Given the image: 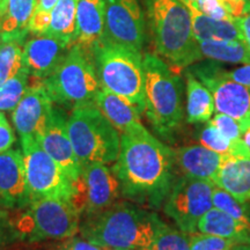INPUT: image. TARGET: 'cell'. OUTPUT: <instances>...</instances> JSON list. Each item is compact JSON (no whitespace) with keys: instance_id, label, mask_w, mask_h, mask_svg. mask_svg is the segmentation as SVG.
Listing matches in <instances>:
<instances>
[{"instance_id":"cell-1","label":"cell","mask_w":250,"mask_h":250,"mask_svg":"<svg viewBox=\"0 0 250 250\" xmlns=\"http://www.w3.org/2000/svg\"><path fill=\"white\" fill-rule=\"evenodd\" d=\"M122 196L137 204L159 208L176 176L174 152L147 129L121 134V148L112 166Z\"/></svg>"},{"instance_id":"cell-43","label":"cell","mask_w":250,"mask_h":250,"mask_svg":"<svg viewBox=\"0 0 250 250\" xmlns=\"http://www.w3.org/2000/svg\"><path fill=\"white\" fill-rule=\"evenodd\" d=\"M241 139L243 140V143L246 144L247 147H248V149L250 151V126H248L245 131H243Z\"/></svg>"},{"instance_id":"cell-5","label":"cell","mask_w":250,"mask_h":250,"mask_svg":"<svg viewBox=\"0 0 250 250\" xmlns=\"http://www.w3.org/2000/svg\"><path fill=\"white\" fill-rule=\"evenodd\" d=\"M11 213V225L18 241L35 243L66 240L79 233L81 215L70 201L35 198L22 210Z\"/></svg>"},{"instance_id":"cell-42","label":"cell","mask_w":250,"mask_h":250,"mask_svg":"<svg viewBox=\"0 0 250 250\" xmlns=\"http://www.w3.org/2000/svg\"><path fill=\"white\" fill-rule=\"evenodd\" d=\"M234 21H235L236 26L239 27L240 31H241L243 42L246 43L247 48L250 51V12L242 15V17L234 18Z\"/></svg>"},{"instance_id":"cell-3","label":"cell","mask_w":250,"mask_h":250,"mask_svg":"<svg viewBox=\"0 0 250 250\" xmlns=\"http://www.w3.org/2000/svg\"><path fill=\"white\" fill-rule=\"evenodd\" d=\"M155 50L175 67H189L203 58L192 30L190 9L179 0H144Z\"/></svg>"},{"instance_id":"cell-15","label":"cell","mask_w":250,"mask_h":250,"mask_svg":"<svg viewBox=\"0 0 250 250\" xmlns=\"http://www.w3.org/2000/svg\"><path fill=\"white\" fill-rule=\"evenodd\" d=\"M54 101L41 80L29 85L23 98L12 111V123L20 137H39L54 111Z\"/></svg>"},{"instance_id":"cell-10","label":"cell","mask_w":250,"mask_h":250,"mask_svg":"<svg viewBox=\"0 0 250 250\" xmlns=\"http://www.w3.org/2000/svg\"><path fill=\"white\" fill-rule=\"evenodd\" d=\"M211 181L179 175L175 176L164 202V212L176 227L184 233H197L199 219L213 208Z\"/></svg>"},{"instance_id":"cell-40","label":"cell","mask_w":250,"mask_h":250,"mask_svg":"<svg viewBox=\"0 0 250 250\" xmlns=\"http://www.w3.org/2000/svg\"><path fill=\"white\" fill-rule=\"evenodd\" d=\"M224 74L230 80L241 83L250 89V64H245L243 66L233 68V70H225Z\"/></svg>"},{"instance_id":"cell-46","label":"cell","mask_w":250,"mask_h":250,"mask_svg":"<svg viewBox=\"0 0 250 250\" xmlns=\"http://www.w3.org/2000/svg\"><path fill=\"white\" fill-rule=\"evenodd\" d=\"M6 1H7V0H0V19H1V17H2V15H4V13H5Z\"/></svg>"},{"instance_id":"cell-9","label":"cell","mask_w":250,"mask_h":250,"mask_svg":"<svg viewBox=\"0 0 250 250\" xmlns=\"http://www.w3.org/2000/svg\"><path fill=\"white\" fill-rule=\"evenodd\" d=\"M24 171L31 198H57L72 202L76 188L35 137H20Z\"/></svg>"},{"instance_id":"cell-13","label":"cell","mask_w":250,"mask_h":250,"mask_svg":"<svg viewBox=\"0 0 250 250\" xmlns=\"http://www.w3.org/2000/svg\"><path fill=\"white\" fill-rule=\"evenodd\" d=\"M140 0H104V39L140 52L146 41Z\"/></svg>"},{"instance_id":"cell-38","label":"cell","mask_w":250,"mask_h":250,"mask_svg":"<svg viewBox=\"0 0 250 250\" xmlns=\"http://www.w3.org/2000/svg\"><path fill=\"white\" fill-rule=\"evenodd\" d=\"M15 140H17V137H15L13 127L8 123L4 112L0 111V153L12 148Z\"/></svg>"},{"instance_id":"cell-45","label":"cell","mask_w":250,"mask_h":250,"mask_svg":"<svg viewBox=\"0 0 250 250\" xmlns=\"http://www.w3.org/2000/svg\"><path fill=\"white\" fill-rule=\"evenodd\" d=\"M179 1L183 2V4L186 5L188 8H190V7H192V6H195V5H196L197 0H179Z\"/></svg>"},{"instance_id":"cell-26","label":"cell","mask_w":250,"mask_h":250,"mask_svg":"<svg viewBox=\"0 0 250 250\" xmlns=\"http://www.w3.org/2000/svg\"><path fill=\"white\" fill-rule=\"evenodd\" d=\"M203 57L214 62L250 64V51L243 41H199Z\"/></svg>"},{"instance_id":"cell-6","label":"cell","mask_w":250,"mask_h":250,"mask_svg":"<svg viewBox=\"0 0 250 250\" xmlns=\"http://www.w3.org/2000/svg\"><path fill=\"white\" fill-rule=\"evenodd\" d=\"M92 58L101 86L145 111V77L140 52L103 40Z\"/></svg>"},{"instance_id":"cell-25","label":"cell","mask_w":250,"mask_h":250,"mask_svg":"<svg viewBox=\"0 0 250 250\" xmlns=\"http://www.w3.org/2000/svg\"><path fill=\"white\" fill-rule=\"evenodd\" d=\"M215 112L213 96L193 74L187 72V122L190 124L211 121Z\"/></svg>"},{"instance_id":"cell-33","label":"cell","mask_w":250,"mask_h":250,"mask_svg":"<svg viewBox=\"0 0 250 250\" xmlns=\"http://www.w3.org/2000/svg\"><path fill=\"white\" fill-rule=\"evenodd\" d=\"M57 0H37V6L29 22V34L41 35L48 30L51 13Z\"/></svg>"},{"instance_id":"cell-37","label":"cell","mask_w":250,"mask_h":250,"mask_svg":"<svg viewBox=\"0 0 250 250\" xmlns=\"http://www.w3.org/2000/svg\"><path fill=\"white\" fill-rule=\"evenodd\" d=\"M17 241L18 239L11 225L9 211L0 208V250H7L11 243Z\"/></svg>"},{"instance_id":"cell-32","label":"cell","mask_w":250,"mask_h":250,"mask_svg":"<svg viewBox=\"0 0 250 250\" xmlns=\"http://www.w3.org/2000/svg\"><path fill=\"white\" fill-rule=\"evenodd\" d=\"M213 205L214 208H219L250 228V210L248 206L245 203L239 202L230 193L217 186L213 190Z\"/></svg>"},{"instance_id":"cell-7","label":"cell","mask_w":250,"mask_h":250,"mask_svg":"<svg viewBox=\"0 0 250 250\" xmlns=\"http://www.w3.org/2000/svg\"><path fill=\"white\" fill-rule=\"evenodd\" d=\"M67 132L81 167L116 161L121 136L94 103L72 109Z\"/></svg>"},{"instance_id":"cell-22","label":"cell","mask_w":250,"mask_h":250,"mask_svg":"<svg viewBox=\"0 0 250 250\" xmlns=\"http://www.w3.org/2000/svg\"><path fill=\"white\" fill-rule=\"evenodd\" d=\"M197 232L225 237L236 243H250V228L214 206L199 219Z\"/></svg>"},{"instance_id":"cell-16","label":"cell","mask_w":250,"mask_h":250,"mask_svg":"<svg viewBox=\"0 0 250 250\" xmlns=\"http://www.w3.org/2000/svg\"><path fill=\"white\" fill-rule=\"evenodd\" d=\"M31 201L21 149L0 153V208L22 210Z\"/></svg>"},{"instance_id":"cell-41","label":"cell","mask_w":250,"mask_h":250,"mask_svg":"<svg viewBox=\"0 0 250 250\" xmlns=\"http://www.w3.org/2000/svg\"><path fill=\"white\" fill-rule=\"evenodd\" d=\"M233 18L242 17L250 12L249 0H219Z\"/></svg>"},{"instance_id":"cell-19","label":"cell","mask_w":250,"mask_h":250,"mask_svg":"<svg viewBox=\"0 0 250 250\" xmlns=\"http://www.w3.org/2000/svg\"><path fill=\"white\" fill-rule=\"evenodd\" d=\"M104 39V0H79L73 44L92 56Z\"/></svg>"},{"instance_id":"cell-29","label":"cell","mask_w":250,"mask_h":250,"mask_svg":"<svg viewBox=\"0 0 250 250\" xmlns=\"http://www.w3.org/2000/svg\"><path fill=\"white\" fill-rule=\"evenodd\" d=\"M26 41L0 39V85L23 67V45Z\"/></svg>"},{"instance_id":"cell-44","label":"cell","mask_w":250,"mask_h":250,"mask_svg":"<svg viewBox=\"0 0 250 250\" xmlns=\"http://www.w3.org/2000/svg\"><path fill=\"white\" fill-rule=\"evenodd\" d=\"M232 250H250V243H237Z\"/></svg>"},{"instance_id":"cell-24","label":"cell","mask_w":250,"mask_h":250,"mask_svg":"<svg viewBox=\"0 0 250 250\" xmlns=\"http://www.w3.org/2000/svg\"><path fill=\"white\" fill-rule=\"evenodd\" d=\"M192 30L198 41H243L242 34L233 19L217 20L212 19L196 7H191Z\"/></svg>"},{"instance_id":"cell-39","label":"cell","mask_w":250,"mask_h":250,"mask_svg":"<svg viewBox=\"0 0 250 250\" xmlns=\"http://www.w3.org/2000/svg\"><path fill=\"white\" fill-rule=\"evenodd\" d=\"M58 250H105V248L94 245L88 240L83 239V236L74 235L64 240Z\"/></svg>"},{"instance_id":"cell-48","label":"cell","mask_w":250,"mask_h":250,"mask_svg":"<svg viewBox=\"0 0 250 250\" xmlns=\"http://www.w3.org/2000/svg\"><path fill=\"white\" fill-rule=\"evenodd\" d=\"M249 2H250V0H249Z\"/></svg>"},{"instance_id":"cell-28","label":"cell","mask_w":250,"mask_h":250,"mask_svg":"<svg viewBox=\"0 0 250 250\" xmlns=\"http://www.w3.org/2000/svg\"><path fill=\"white\" fill-rule=\"evenodd\" d=\"M198 139L201 145L214 152L221 153V154H230L235 156L250 155V151L241 138L237 140L228 139L210 121L201 130Z\"/></svg>"},{"instance_id":"cell-36","label":"cell","mask_w":250,"mask_h":250,"mask_svg":"<svg viewBox=\"0 0 250 250\" xmlns=\"http://www.w3.org/2000/svg\"><path fill=\"white\" fill-rule=\"evenodd\" d=\"M195 7L208 17L217 20H228L233 19L219 0H197Z\"/></svg>"},{"instance_id":"cell-4","label":"cell","mask_w":250,"mask_h":250,"mask_svg":"<svg viewBox=\"0 0 250 250\" xmlns=\"http://www.w3.org/2000/svg\"><path fill=\"white\" fill-rule=\"evenodd\" d=\"M145 77V111L153 130L170 139L184 120L183 81L164 59L146 54L143 57Z\"/></svg>"},{"instance_id":"cell-31","label":"cell","mask_w":250,"mask_h":250,"mask_svg":"<svg viewBox=\"0 0 250 250\" xmlns=\"http://www.w3.org/2000/svg\"><path fill=\"white\" fill-rule=\"evenodd\" d=\"M149 250H190V234L169 226L160 219Z\"/></svg>"},{"instance_id":"cell-18","label":"cell","mask_w":250,"mask_h":250,"mask_svg":"<svg viewBox=\"0 0 250 250\" xmlns=\"http://www.w3.org/2000/svg\"><path fill=\"white\" fill-rule=\"evenodd\" d=\"M175 174L213 182L227 154L214 152L203 145L183 146L174 149Z\"/></svg>"},{"instance_id":"cell-27","label":"cell","mask_w":250,"mask_h":250,"mask_svg":"<svg viewBox=\"0 0 250 250\" xmlns=\"http://www.w3.org/2000/svg\"><path fill=\"white\" fill-rule=\"evenodd\" d=\"M78 2L79 0H57L45 34H50L73 45Z\"/></svg>"},{"instance_id":"cell-23","label":"cell","mask_w":250,"mask_h":250,"mask_svg":"<svg viewBox=\"0 0 250 250\" xmlns=\"http://www.w3.org/2000/svg\"><path fill=\"white\" fill-rule=\"evenodd\" d=\"M36 6L37 0H7L5 13L0 19V39L27 40Z\"/></svg>"},{"instance_id":"cell-11","label":"cell","mask_w":250,"mask_h":250,"mask_svg":"<svg viewBox=\"0 0 250 250\" xmlns=\"http://www.w3.org/2000/svg\"><path fill=\"white\" fill-rule=\"evenodd\" d=\"M189 72L210 90L214 100L215 111L230 116L242 125L250 126V89L230 80L224 74L218 62H204L192 64Z\"/></svg>"},{"instance_id":"cell-30","label":"cell","mask_w":250,"mask_h":250,"mask_svg":"<svg viewBox=\"0 0 250 250\" xmlns=\"http://www.w3.org/2000/svg\"><path fill=\"white\" fill-rule=\"evenodd\" d=\"M29 73L22 67L11 79L0 85V111H13L29 87Z\"/></svg>"},{"instance_id":"cell-21","label":"cell","mask_w":250,"mask_h":250,"mask_svg":"<svg viewBox=\"0 0 250 250\" xmlns=\"http://www.w3.org/2000/svg\"><path fill=\"white\" fill-rule=\"evenodd\" d=\"M213 183L241 203L250 201V155L227 154Z\"/></svg>"},{"instance_id":"cell-35","label":"cell","mask_w":250,"mask_h":250,"mask_svg":"<svg viewBox=\"0 0 250 250\" xmlns=\"http://www.w3.org/2000/svg\"><path fill=\"white\" fill-rule=\"evenodd\" d=\"M212 124L215 125L218 127V130L224 134L225 137H227L230 140H237L241 138L243 133V127L242 125L239 123L236 120H234L230 116H227L225 114H215L213 116V120L210 121Z\"/></svg>"},{"instance_id":"cell-8","label":"cell","mask_w":250,"mask_h":250,"mask_svg":"<svg viewBox=\"0 0 250 250\" xmlns=\"http://www.w3.org/2000/svg\"><path fill=\"white\" fill-rule=\"evenodd\" d=\"M42 83L54 103L71 109L92 104L102 87L92 56L74 44L54 73Z\"/></svg>"},{"instance_id":"cell-47","label":"cell","mask_w":250,"mask_h":250,"mask_svg":"<svg viewBox=\"0 0 250 250\" xmlns=\"http://www.w3.org/2000/svg\"><path fill=\"white\" fill-rule=\"evenodd\" d=\"M105 250H133V249H107L105 248Z\"/></svg>"},{"instance_id":"cell-20","label":"cell","mask_w":250,"mask_h":250,"mask_svg":"<svg viewBox=\"0 0 250 250\" xmlns=\"http://www.w3.org/2000/svg\"><path fill=\"white\" fill-rule=\"evenodd\" d=\"M94 104L122 134L133 133L145 129L140 120L142 112L139 109L126 99L105 89L104 87H101L96 94Z\"/></svg>"},{"instance_id":"cell-17","label":"cell","mask_w":250,"mask_h":250,"mask_svg":"<svg viewBox=\"0 0 250 250\" xmlns=\"http://www.w3.org/2000/svg\"><path fill=\"white\" fill-rule=\"evenodd\" d=\"M71 46L50 34L34 35L24 42L23 66L31 78L43 81L61 65Z\"/></svg>"},{"instance_id":"cell-14","label":"cell","mask_w":250,"mask_h":250,"mask_svg":"<svg viewBox=\"0 0 250 250\" xmlns=\"http://www.w3.org/2000/svg\"><path fill=\"white\" fill-rule=\"evenodd\" d=\"M67 116L61 108L55 107L48 125L36 137L42 148L61 166L73 186L79 180L81 165L78 160L67 132Z\"/></svg>"},{"instance_id":"cell-34","label":"cell","mask_w":250,"mask_h":250,"mask_svg":"<svg viewBox=\"0 0 250 250\" xmlns=\"http://www.w3.org/2000/svg\"><path fill=\"white\" fill-rule=\"evenodd\" d=\"M235 241L203 233L190 234V250H232Z\"/></svg>"},{"instance_id":"cell-12","label":"cell","mask_w":250,"mask_h":250,"mask_svg":"<svg viewBox=\"0 0 250 250\" xmlns=\"http://www.w3.org/2000/svg\"><path fill=\"white\" fill-rule=\"evenodd\" d=\"M72 203L81 218L98 213L120 201L122 188L112 168L104 164L83 166Z\"/></svg>"},{"instance_id":"cell-2","label":"cell","mask_w":250,"mask_h":250,"mask_svg":"<svg viewBox=\"0 0 250 250\" xmlns=\"http://www.w3.org/2000/svg\"><path fill=\"white\" fill-rule=\"evenodd\" d=\"M160 219L142 206L118 201L105 210L81 218L79 233L107 249L149 250Z\"/></svg>"}]
</instances>
